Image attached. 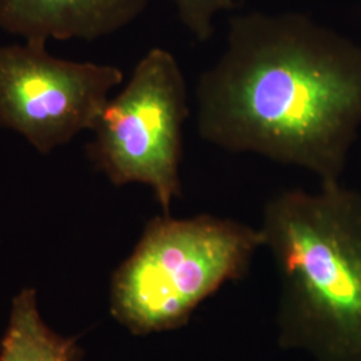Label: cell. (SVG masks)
I'll return each mask as SVG.
<instances>
[{
  "mask_svg": "<svg viewBox=\"0 0 361 361\" xmlns=\"http://www.w3.org/2000/svg\"><path fill=\"white\" fill-rule=\"evenodd\" d=\"M195 101L207 143L338 182L361 129V44L304 13L235 15Z\"/></svg>",
  "mask_w": 361,
  "mask_h": 361,
  "instance_id": "cell-1",
  "label": "cell"
},
{
  "mask_svg": "<svg viewBox=\"0 0 361 361\" xmlns=\"http://www.w3.org/2000/svg\"><path fill=\"white\" fill-rule=\"evenodd\" d=\"M280 279L279 344L314 361H361V193L338 182L285 190L264 209Z\"/></svg>",
  "mask_w": 361,
  "mask_h": 361,
  "instance_id": "cell-2",
  "label": "cell"
},
{
  "mask_svg": "<svg viewBox=\"0 0 361 361\" xmlns=\"http://www.w3.org/2000/svg\"><path fill=\"white\" fill-rule=\"evenodd\" d=\"M261 246V231L234 219L157 216L113 274L111 314L134 335L178 329L222 285L245 276Z\"/></svg>",
  "mask_w": 361,
  "mask_h": 361,
  "instance_id": "cell-3",
  "label": "cell"
},
{
  "mask_svg": "<svg viewBox=\"0 0 361 361\" xmlns=\"http://www.w3.org/2000/svg\"><path fill=\"white\" fill-rule=\"evenodd\" d=\"M189 114L188 83L177 58L154 47L104 106L91 130L87 158L116 186H149L164 214H170L173 201L182 197L183 126Z\"/></svg>",
  "mask_w": 361,
  "mask_h": 361,
  "instance_id": "cell-4",
  "label": "cell"
},
{
  "mask_svg": "<svg viewBox=\"0 0 361 361\" xmlns=\"http://www.w3.org/2000/svg\"><path fill=\"white\" fill-rule=\"evenodd\" d=\"M46 44L0 46V128L18 133L43 155L94 129L125 78L116 66L52 56Z\"/></svg>",
  "mask_w": 361,
  "mask_h": 361,
  "instance_id": "cell-5",
  "label": "cell"
},
{
  "mask_svg": "<svg viewBox=\"0 0 361 361\" xmlns=\"http://www.w3.org/2000/svg\"><path fill=\"white\" fill-rule=\"evenodd\" d=\"M147 0H0V30L25 40L92 42L135 22Z\"/></svg>",
  "mask_w": 361,
  "mask_h": 361,
  "instance_id": "cell-6",
  "label": "cell"
},
{
  "mask_svg": "<svg viewBox=\"0 0 361 361\" xmlns=\"http://www.w3.org/2000/svg\"><path fill=\"white\" fill-rule=\"evenodd\" d=\"M77 338L56 335L42 322L34 289L13 298L10 324L0 344V361H80Z\"/></svg>",
  "mask_w": 361,
  "mask_h": 361,
  "instance_id": "cell-7",
  "label": "cell"
},
{
  "mask_svg": "<svg viewBox=\"0 0 361 361\" xmlns=\"http://www.w3.org/2000/svg\"><path fill=\"white\" fill-rule=\"evenodd\" d=\"M180 23L195 40L205 43L214 34V18L221 13L233 11L238 0H170Z\"/></svg>",
  "mask_w": 361,
  "mask_h": 361,
  "instance_id": "cell-8",
  "label": "cell"
}]
</instances>
